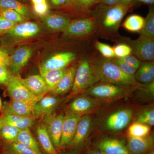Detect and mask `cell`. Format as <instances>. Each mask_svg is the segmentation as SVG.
<instances>
[{
	"mask_svg": "<svg viewBox=\"0 0 154 154\" xmlns=\"http://www.w3.org/2000/svg\"><path fill=\"white\" fill-rule=\"evenodd\" d=\"M10 56L5 50L0 48V66L6 67L10 65Z\"/></svg>",
	"mask_w": 154,
	"mask_h": 154,
	"instance_id": "ee69618b",
	"label": "cell"
},
{
	"mask_svg": "<svg viewBox=\"0 0 154 154\" xmlns=\"http://www.w3.org/2000/svg\"><path fill=\"white\" fill-rule=\"evenodd\" d=\"M77 67L75 66L67 69L57 85L50 91L54 96L62 95L72 89L73 85Z\"/></svg>",
	"mask_w": 154,
	"mask_h": 154,
	"instance_id": "d6986e66",
	"label": "cell"
},
{
	"mask_svg": "<svg viewBox=\"0 0 154 154\" xmlns=\"http://www.w3.org/2000/svg\"><path fill=\"white\" fill-rule=\"evenodd\" d=\"M115 57L117 58H122L130 55L132 53V48L128 45L119 44L113 47Z\"/></svg>",
	"mask_w": 154,
	"mask_h": 154,
	"instance_id": "8d00e7d4",
	"label": "cell"
},
{
	"mask_svg": "<svg viewBox=\"0 0 154 154\" xmlns=\"http://www.w3.org/2000/svg\"><path fill=\"white\" fill-rule=\"evenodd\" d=\"M76 57L71 51H64L55 54L42 63L39 69L42 70L61 69H65Z\"/></svg>",
	"mask_w": 154,
	"mask_h": 154,
	"instance_id": "ba28073f",
	"label": "cell"
},
{
	"mask_svg": "<svg viewBox=\"0 0 154 154\" xmlns=\"http://www.w3.org/2000/svg\"><path fill=\"white\" fill-rule=\"evenodd\" d=\"M98 81L94 72L93 64L87 59L83 60L77 66L72 92L77 94L88 89Z\"/></svg>",
	"mask_w": 154,
	"mask_h": 154,
	"instance_id": "7a4b0ae2",
	"label": "cell"
},
{
	"mask_svg": "<svg viewBox=\"0 0 154 154\" xmlns=\"http://www.w3.org/2000/svg\"><path fill=\"white\" fill-rule=\"evenodd\" d=\"M137 69L134 76L138 82L148 84L154 81V78L147 71L142 64L140 65Z\"/></svg>",
	"mask_w": 154,
	"mask_h": 154,
	"instance_id": "e575fe53",
	"label": "cell"
},
{
	"mask_svg": "<svg viewBox=\"0 0 154 154\" xmlns=\"http://www.w3.org/2000/svg\"><path fill=\"white\" fill-rule=\"evenodd\" d=\"M119 0H101V5L104 7H111L118 4Z\"/></svg>",
	"mask_w": 154,
	"mask_h": 154,
	"instance_id": "f6af8a7d",
	"label": "cell"
},
{
	"mask_svg": "<svg viewBox=\"0 0 154 154\" xmlns=\"http://www.w3.org/2000/svg\"><path fill=\"white\" fill-rule=\"evenodd\" d=\"M91 121L92 119L89 115L84 116L80 118L75 133L69 145L72 146L78 147L82 144L90 130Z\"/></svg>",
	"mask_w": 154,
	"mask_h": 154,
	"instance_id": "ffe728a7",
	"label": "cell"
},
{
	"mask_svg": "<svg viewBox=\"0 0 154 154\" xmlns=\"http://www.w3.org/2000/svg\"><path fill=\"white\" fill-rule=\"evenodd\" d=\"M97 148L104 154H130L124 143L115 139L103 140L98 143Z\"/></svg>",
	"mask_w": 154,
	"mask_h": 154,
	"instance_id": "2e32d148",
	"label": "cell"
},
{
	"mask_svg": "<svg viewBox=\"0 0 154 154\" xmlns=\"http://www.w3.org/2000/svg\"><path fill=\"white\" fill-rule=\"evenodd\" d=\"M42 19L48 28L56 31H64L70 22L67 17L58 14H47Z\"/></svg>",
	"mask_w": 154,
	"mask_h": 154,
	"instance_id": "603a6c76",
	"label": "cell"
},
{
	"mask_svg": "<svg viewBox=\"0 0 154 154\" xmlns=\"http://www.w3.org/2000/svg\"><path fill=\"white\" fill-rule=\"evenodd\" d=\"M38 143L46 154H58L44 123H40L36 128Z\"/></svg>",
	"mask_w": 154,
	"mask_h": 154,
	"instance_id": "7402d4cb",
	"label": "cell"
},
{
	"mask_svg": "<svg viewBox=\"0 0 154 154\" xmlns=\"http://www.w3.org/2000/svg\"><path fill=\"white\" fill-rule=\"evenodd\" d=\"M66 68L61 69L42 70L39 69L40 75L43 78L50 91L57 85L66 71Z\"/></svg>",
	"mask_w": 154,
	"mask_h": 154,
	"instance_id": "cb8c5ba5",
	"label": "cell"
},
{
	"mask_svg": "<svg viewBox=\"0 0 154 154\" xmlns=\"http://www.w3.org/2000/svg\"><path fill=\"white\" fill-rule=\"evenodd\" d=\"M35 117H23L12 114H2L0 116V125H8L17 127L20 129L30 128L32 126Z\"/></svg>",
	"mask_w": 154,
	"mask_h": 154,
	"instance_id": "44dd1931",
	"label": "cell"
},
{
	"mask_svg": "<svg viewBox=\"0 0 154 154\" xmlns=\"http://www.w3.org/2000/svg\"><path fill=\"white\" fill-rule=\"evenodd\" d=\"M140 37L153 38L154 37V11L150 8L148 14L145 19L144 25L140 32Z\"/></svg>",
	"mask_w": 154,
	"mask_h": 154,
	"instance_id": "f1b7e54d",
	"label": "cell"
},
{
	"mask_svg": "<svg viewBox=\"0 0 154 154\" xmlns=\"http://www.w3.org/2000/svg\"><path fill=\"white\" fill-rule=\"evenodd\" d=\"M40 31V27L35 22H24L17 24L7 34L14 39H26L36 36Z\"/></svg>",
	"mask_w": 154,
	"mask_h": 154,
	"instance_id": "4fadbf2b",
	"label": "cell"
},
{
	"mask_svg": "<svg viewBox=\"0 0 154 154\" xmlns=\"http://www.w3.org/2000/svg\"><path fill=\"white\" fill-rule=\"evenodd\" d=\"M0 9L14 10L25 17L29 14V9L27 6L18 0H0Z\"/></svg>",
	"mask_w": 154,
	"mask_h": 154,
	"instance_id": "83f0119b",
	"label": "cell"
},
{
	"mask_svg": "<svg viewBox=\"0 0 154 154\" xmlns=\"http://www.w3.org/2000/svg\"><path fill=\"white\" fill-rule=\"evenodd\" d=\"M145 19L140 15H131L123 22V28L131 32H140L144 25Z\"/></svg>",
	"mask_w": 154,
	"mask_h": 154,
	"instance_id": "4316f807",
	"label": "cell"
},
{
	"mask_svg": "<svg viewBox=\"0 0 154 154\" xmlns=\"http://www.w3.org/2000/svg\"><path fill=\"white\" fill-rule=\"evenodd\" d=\"M45 124L48 132L56 149L59 148L65 116L60 113L55 116H46Z\"/></svg>",
	"mask_w": 154,
	"mask_h": 154,
	"instance_id": "8fae6325",
	"label": "cell"
},
{
	"mask_svg": "<svg viewBox=\"0 0 154 154\" xmlns=\"http://www.w3.org/2000/svg\"><path fill=\"white\" fill-rule=\"evenodd\" d=\"M51 2L54 5L60 6L65 5L67 0H51Z\"/></svg>",
	"mask_w": 154,
	"mask_h": 154,
	"instance_id": "c3c4849f",
	"label": "cell"
},
{
	"mask_svg": "<svg viewBox=\"0 0 154 154\" xmlns=\"http://www.w3.org/2000/svg\"><path fill=\"white\" fill-rule=\"evenodd\" d=\"M127 88L103 82L88 88L87 94L100 99H113L123 95Z\"/></svg>",
	"mask_w": 154,
	"mask_h": 154,
	"instance_id": "5b68a950",
	"label": "cell"
},
{
	"mask_svg": "<svg viewBox=\"0 0 154 154\" xmlns=\"http://www.w3.org/2000/svg\"><path fill=\"white\" fill-rule=\"evenodd\" d=\"M33 9L35 14L40 17H43L47 15L49 11V6L47 2L33 5Z\"/></svg>",
	"mask_w": 154,
	"mask_h": 154,
	"instance_id": "60d3db41",
	"label": "cell"
},
{
	"mask_svg": "<svg viewBox=\"0 0 154 154\" xmlns=\"http://www.w3.org/2000/svg\"><path fill=\"white\" fill-rule=\"evenodd\" d=\"M136 122L146 125L149 126L154 125V110L152 108L146 109L137 116Z\"/></svg>",
	"mask_w": 154,
	"mask_h": 154,
	"instance_id": "836d02e7",
	"label": "cell"
},
{
	"mask_svg": "<svg viewBox=\"0 0 154 154\" xmlns=\"http://www.w3.org/2000/svg\"><path fill=\"white\" fill-rule=\"evenodd\" d=\"M18 1H24V0H18Z\"/></svg>",
	"mask_w": 154,
	"mask_h": 154,
	"instance_id": "11a10c76",
	"label": "cell"
},
{
	"mask_svg": "<svg viewBox=\"0 0 154 154\" xmlns=\"http://www.w3.org/2000/svg\"><path fill=\"white\" fill-rule=\"evenodd\" d=\"M148 154H154V152H151L150 153H149Z\"/></svg>",
	"mask_w": 154,
	"mask_h": 154,
	"instance_id": "db71d44e",
	"label": "cell"
},
{
	"mask_svg": "<svg viewBox=\"0 0 154 154\" xmlns=\"http://www.w3.org/2000/svg\"><path fill=\"white\" fill-rule=\"evenodd\" d=\"M6 154H39L33 149L17 141L7 143L6 146Z\"/></svg>",
	"mask_w": 154,
	"mask_h": 154,
	"instance_id": "f546056e",
	"label": "cell"
},
{
	"mask_svg": "<svg viewBox=\"0 0 154 154\" xmlns=\"http://www.w3.org/2000/svg\"><path fill=\"white\" fill-rule=\"evenodd\" d=\"M16 141L32 149L37 153L42 154L38 142L33 137L29 128L21 129Z\"/></svg>",
	"mask_w": 154,
	"mask_h": 154,
	"instance_id": "484cf974",
	"label": "cell"
},
{
	"mask_svg": "<svg viewBox=\"0 0 154 154\" xmlns=\"http://www.w3.org/2000/svg\"></svg>",
	"mask_w": 154,
	"mask_h": 154,
	"instance_id": "6f0895ef",
	"label": "cell"
},
{
	"mask_svg": "<svg viewBox=\"0 0 154 154\" xmlns=\"http://www.w3.org/2000/svg\"><path fill=\"white\" fill-rule=\"evenodd\" d=\"M31 2L33 5L45 2H47V1H46V0H31Z\"/></svg>",
	"mask_w": 154,
	"mask_h": 154,
	"instance_id": "681fc988",
	"label": "cell"
},
{
	"mask_svg": "<svg viewBox=\"0 0 154 154\" xmlns=\"http://www.w3.org/2000/svg\"><path fill=\"white\" fill-rule=\"evenodd\" d=\"M17 24L0 16V35L7 34Z\"/></svg>",
	"mask_w": 154,
	"mask_h": 154,
	"instance_id": "ab89813d",
	"label": "cell"
},
{
	"mask_svg": "<svg viewBox=\"0 0 154 154\" xmlns=\"http://www.w3.org/2000/svg\"><path fill=\"white\" fill-rule=\"evenodd\" d=\"M11 76L7 67L0 66V85L7 86Z\"/></svg>",
	"mask_w": 154,
	"mask_h": 154,
	"instance_id": "b9f144b4",
	"label": "cell"
},
{
	"mask_svg": "<svg viewBox=\"0 0 154 154\" xmlns=\"http://www.w3.org/2000/svg\"><path fill=\"white\" fill-rule=\"evenodd\" d=\"M93 64L94 72L99 81L115 85L129 88L138 87L141 84L134 75L125 73L109 59H100Z\"/></svg>",
	"mask_w": 154,
	"mask_h": 154,
	"instance_id": "6da1fadb",
	"label": "cell"
},
{
	"mask_svg": "<svg viewBox=\"0 0 154 154\" xmlns=\"http://www.w3.org/2000/svg\"><path fill=\"white\" fill-rule=\"evenodd\" d=\"M95 46L105 58L110 59L116 57L113 47H111L110 45L99 41H96L95 43Z\"/></svg>",
	"mask_w": 154,
	"mask_h": 154,
	"instance_id": "d590c367",
	"label": "cell"
},
{
	"mask_svg": "<svg viewBox=\"0 0 154 154\" xmlns=\"http://www.w3.org/2000/svg\"><path fill=\"white\" fill-rule=\"evenodd\" d=\"M154 3V0H135L133 3L132 6L135 5L136 4H144L147 5H152Z\"/></svg>",
	"mask_w": 154,
	"mask_h": 154,
	"instance_id": "bcb514c9",
	"label": "cell"
},
{
	"mask_svg": "<svg viewBox=\"0 0 154 154\" xmlns=\"http://www.w3.org/2000/svg\"><path fill=\"white\" fill-rule=\"evenodd\" d=\"M150 130V126L135 122L129 126L128 134L129 137H144L148 135Z\"/></svg>",
	"mask_w": 154,
	"mask_h": 154,
	"instance_id": "4dcf8cb0",
	"label": "cell"
},
{
	"mask_svg": "<svg viewBox=\"0 0 154 154\" xmlns=\"http://www.w3.org/2000/svg\"><path fill=\"white\" fill-rule=\"evenodd\" d=\"M101 1V0H76L75 3L79 8L88 12L94 6L100 3Z\"/></svg>",
	"mask_w": 154,
	"mask_h": 154,
	"instance_id": "f35d334b",
	"label": "cell"
},
{
	"mask_svg": "<svg viewBox=\"0 0 154 154\" xmlns=\"http://www.w3.org/2000/svg\"><path fill=\"white\" fill-rule=\"evenodd\" d=\"M2 100H1V98H0V110H2Z\"/></svg>",
	"mask_w": 154,
	"mask_h": 154,
	"instance_id": "f5cc1de1",
	"label": "cell"
},
{
	"mask_svg": "<svg viewBox=\"0 0 154 154\" xmlns=\"http://www.w3.org/2000/svg\"><path fill=\"white\" fill-rule=\"evenodd\" d=\"M125 63L136 69L139 68L140 65L139 60L136 57L132 55L127 56L122 58H119Z\"/></svg>",
	"mask_w": 154,
	"mask_h": 154,
	"instance_id": "7bdbcfd3",
	"label": "cell"
},
{
	"mask_svg": "<svg viewBox=\"0 0 154 154\" xmlns=\"http://www.w3.org/2000/svg\"><path fill=\"white\" fill-rule=\"evenodd\" d=\"M7 86L8 94L13 100L36 103L45 96L33 95L22 82L21 77L18 75H11Z\"/></svg>",
	"mask_w": 154,
	"mask_h": 154,
	"instance_id": "277c9868",
	"label": "cell"
},
{
	"mask_svg": "<svg viewBox=\"0 0 154 154\" xmlns=\"http://www.w3.org/2000/svg\"><path fill=\"white\" fill-rule=\"evenodd\" d=\"M0 16L16 24L25 22L26 17L17 11L8 9H0Z\"/></svg>",
	"mask_w": 154,
	"mask_h": 154,
	"instance_id": "d6a6232c",
	"label": "cell"
},
{
	"mask_svg": "<svg viewBox=\"0 0 154 154\" xmlns=\"http://www.w3.org/2000/svg\"><path fill=\"white\" fill-rule=\"evenodd\" d=\"M36 103L12 99L3 106L2 114H12L23 117L33 116V107Z\"/></svg>",
	"mask_w": 154,
	"mask_h": 154,
	"instance_id": "5bb4252c",
	"label": "cell"
},
{
	"mask_svg": "<svg viewBox=\"0 0 154 154\" xmlns=\"http://www.w3.org/2000/svg\"><path fill=\"white\" fill-rule=\"evenodd\" d=\"M87 154H104L100 151L97 150H93L89 152Z\"/></svg>",
	"mask_w": 154,
	"mask_h": 154,
	"instance_id": "f907efd6",
	"label": "cell"
},
{
	"mask_svg": "<svg viewBox=\"0 0 154 154\" xmlns=\"http://www.w3.org/2000/svg\"><path fill=\"white\" fill-rule=\"evenodd\" d=\"M32 49L23 46L17 48L10 56V67L14 75H18L22 69L27 64L32 56Z\"/></svg>",
	"mask_w": 154,
	"mask_h": 154,
	"instance_id": "7c38bea8",
	"label": "cell"
},
{
	"mask_svg": "<svg viewBox=\"0 0 154 154\" xmlns=\"http://www.w3.org/2000/svg\"><path fill=\"white\" fill-rule=\"evenodd\" d=\"M95 27V20L93 18H82L70 22L63 34L66 36H88L94 31Z\"/></svg>",
	"mask_w": 154,
	"mask_h": 154,
	"instance_id": "52a82bcc",
	"label": "cell"
},
{
	"mask_svg": "<svg viewBox=\"0 0 154 154\" xmlns=\"http://www.w3.org/2000/svg\"><path fill=\"white\" fill-rule=\"evenodd\" d=\"M21 80L24 85L35 96L45 95L50 91L46 83L40 75H32L25 79L21 78Z\"/></svg>",
	"mask_w": 154,
	"mask_h": 154,
	"instance_id": "e0dca14e",
	"label": "cell"
},
{
	"mask_svg": "<svg viewBox=\"0 0 154 154\" xmlns=\"http://www.w3.org/2000/svg\"><path fill=\"white\" fill-rule=\"evenodd\" d=\"M21 130L12 125H0V137L8 143L12 142L16 140Z\"/></svg>",
	"mask_w": 154,
	"mask_h": 154,
	"instance_id": "1f68e13d",
	"label": "cell"
},
{
	"mask_svg": "<svg viewBox=\"0 0 154 154\" xmlns=\"http://www.w3.org/2000/svg\"><path fill=\"white\" fill-rule=\"evenodd\" d=\"M110 59L112 60L113 62L119 67L122 71L124 72L125 73L130 75H134L135 73L137 70V69L131 66L121 60V59L117 58H116Z\"/></svg>",
	"mask_w": 154,
	"mask_h": 154,
	"instance_id": "74e56055",
	"label": "cell"
},
{
	"mask_svg": "<svg viewBox=\"0 0 154 154\" xmlns=\"http://www.w3.org/2000/svg\"><path fill=\"white\" fill-rule=\"evenodd\" d=\"M153 145L152 138L148 135L144 137H129L127 148L130 154H142L149 150Z\"/></svg>",
	"mask_w": 154,
	"mask_h": 154,
	"instance_id": "ac0fdd59",
	"label": "cell"
},
{
	"mask_svg": "<svg viewBox=\"0 0 154 154\" xmlns=\"http://www.w3.org/2000/svg\"><path fill=\"white\" fill-rule=\"evenodd\" d=\"M59 99L55 96H43L33 106L32 115L34 117L50 115L59 103Z\"/></svg>",
	"mask_w": 154,
	"mask_h": 154,
	"instance_id": "9a60e30c",
	"label": "cell"
},
{
	"mask_svg": "<svg viewBox=\"0 0 154 154\" xmlns=\"http://www.w3.org/2000/svg\"><path fill=\"white\" fill-rule=\"evenodd\" d=\"M130 46L132 53L139 60L143 61H152L154 58V37H139L132 41Z\"/></svg>",
	"mask_w": 154,
	"mask_h": 154,
	"instance_id": "8992f818",
	"label": "cell"
},
{
	"mask_svg": "<svg viewBox=\"0 0 154 154\" xmlns=\"http://www.w3.org/2000/svg\"><path fill=\"white\" fill-rule=\"evenodd\" d=\"M81 114L70 113L65 116L59 147L69 145L76 130Z\"/></svg>",
	"mask_w": 154,
	"mask_h": 154,
	"instance_id": "30bf717a",
	"label": "cell"
},
{
	"mask_svg": "<svg viewBox=\"0 0 154 154\" xmlns=\"http://www.w3.org/2000/svg\"><path fill=\"white\" fill-rule=\"evenodd\" d=\"M76 0H67L66 4L65 5H71V4H74Z\"/></svg>",
	"mask_w": 154,
	"mask_h": 154,
	"instance_id": "816d5d0a",
	"label": "cell"
},
{
	"mask_svg": "<svg viewBox=\"0 0 154 154\" xmlns=\"http://www.w3.org/2000/svg\"><path fill=\"white\" fill-rule=\"evenodd\" d=\"M96 104L95 101L91 98L80 97L73 101L70 106V110L71 113L81 114L93 109Z\"/></svg>",
	"mask_w": 154,
	"mask_h": 154,
	"instance_id": "d4e9b609",
	"label": "cell"
},
{
	"mask_svg": "<svg viewBox=\"0 0 154 154\" xmlns=\"http://www.w3.org/2000/svg\"><path fill=\"white\" fill-rule=\"evenodd\" d=\"M134 1L135 0H119L118 4L130 7L132 6L133 3Z\"/></svg>",
	"mask_w": 154,
	"mask_h": 154,
	"instance_id": "7dc6e473",
	"label": "cell"
},
{
	"mask_svg": "<svg viewBox=\"0 0 154 154\" xmlns=\"http://www.w3.org/2000/svg\"><path fill=\"white\" fill-rule=\"evenodd\" d=\"M100 25L102 29L108 33H115L118 30L122 20L130 7L117 4L111 7H103Z\"/></svg>",
	"mask_w": 154,
	"mask_h": 154,
	"instance_id": "3957f363",
	"label": "cell"
},
{
	"mask_svg": "<svg viewBox=\"0 0 154 154\" xmlns=\"http://www.w3.org/2000/svg\"><path fill=\"white\" fill-rule=\"evenodd\" d=\"M132 115V111L129 109L117 110L107 117L105 121V127L107 129L112 131H121L129 124Z\"/></svg>",
	"mask_w": 154,
	"mask_h": 154,
	"instance_id": "9c48e42d",
	"label": "cell"
},
{
	"mask_svg": "<svg viewBox=\"0 0 154 154\" xmlns=\"http://www.w3.org/2000/svg\"></svg>",
	"mask_w": 154,
	"mask_h": 154,
	"instance_id": "9f6ffc18",
	"label": "cell"
}]
</instances>
